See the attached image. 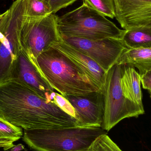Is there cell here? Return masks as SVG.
I'll return each mask as SVG.
<instances>
[{"instance_id":"obj_17","label":"cell","mask_w":151,"mask_h":151,"mask_svg":"<svg viewBox=\"0 0 151 151\" xmlns=\"http://www.w3.org/2000/svg\"><path fill=\"white\" fill-rule=\"evenodd\" d=\"M83 3L105 17H115L114 0H83Z\"/></svg>"},{"instance_id":"obj_10","label":"cell","mask_w":151,"mask_h":151,"mask_svg":"<svg viewBox=\"0 0 151 151\" xmlns=\"http://www.w3.org/2000/svg\"><path fill=\"white\" fill-rule=\"evenodd\" d=\"M115 18L124 30L151 27V0H114Z\"/></svg>"},{"instance_id":"obj_7","label":"cell","mask_w":151,"mask_h":151,"mask_svg":"<svg viewBox=\"0 0 151 151\" xmlns=\"http://www.w3.org/2000/svg\"><path fill=\"white\" fill-rule=\"evenodd\" d=\"M58 17L52 13L37 19L26 18L22 25L20 33L21 47L38 69V57L49 48L53 42L61 40L58 30Z\"/></svg>"},{"instance_id":"obj_1","label":"cell","mask_w":151,"mask_h":151,"mask_svg":"<svg viewBox=\"0 0 151 151\" xmlns=\"http://www.w3.org/2000/svg\"><path fill=\"white\" fill-rule=\"evenodd\" d=\"M0 118L24 130L78 127L75 118L55 101L40 96L15 78L0 83Z\"/></svg>"},{"instance_id":"obj_11","label":"cell","mask_w":151,"mask_h":151,"mask_svg":"<svg viewBox=\"0 0 151 151\" xmlns=\"http://www.w3.org/2000/svg\"><path fill=\"white\" fill-rule=\"evenodd\" d=\"M12 78L17 79L40 96L55 101L56 92L44 78L39 69L30 61L22 48L18 55Z\"/></svg>"},{"instance_id":"obj_23","label":"cell","mask_w":151,"mask_h":151,"mask_svg":"<svg viewBox=\"0 0 151 151\" xmlns=\"http://www.w3.org/2000/svg\"><path fill=\"white\" fill-rule=\"evenodd\" d=\"M24 146L21 144H19L17 145H14V147H12L11 149V151H21L24 149Z\"/></svg>"},{"instance_id":"obj_8","label":"cell","mask_w":151,"mask_h":151,"mask_svg":"<svg viewBox=\"0 0 151 151\" xmlns=\"http://www.w3.org/2000/svg\"><path fill=\"white\" fill-rule=\"evenodd\" d=\"M63 40L89 57L107 72L117 63L127 48L122 39L106 38L91 40L77 37H65Z\"/></svg>"},{"instance_id":"obj_18","label":"cell","mask_w":151,"mask_h":151,"mask_svg":"<svg viewBox=\"0 0 151 151\" xmlns=\"http://www.w3.org/2000/svg\"><path fill=\"white\" fill-rule=\"evenodd\" d=\"M88 151H122L111 138L103 134L95 140Z\"/></svg>"},{"instance_id":"obj_24","label":"cell","mask_w":151,"mask_h":151,"mask_svg":"<svg viewBox=\"0 0 151 151\" xmlns=\"http://www.w3.org/2000/svg\"></svg>"},{"instance_id":"obj_22","label":"cell","mask_w":151,"mask_h":151,"mask_svg":"<svg viewBox=\"0 0 151 151\" xmlns=\"http://www.w3.org/2000/svg\"><path fill=\"white\" fill-rule=\"evenodd\" d=\"M17 141V139L0 137V148L2 149L4 151L9 150L14 147V142Z\"/></svg>"},{"instance_id":"obj_15","label":"cell","mask_w":151,"mask_h":151,"mask_svg":"<svg viewBox=\"0 0 151 151\" xmlns=\"http://www.w3.org/2000/svg\"><path fill=\"white\" fill-rule=\"evenodd\" d=\"M122 40L127 48H151V27L126 30Z\"/></svg>"},{"instance_id":"obj_13","label":"cell","mask_w":151,"mask_h":151,"mask_svg":"<svg viewBox=\"0 0 151 151\" xmlns=\"http://www.w3.org/2000/svg\"><path fill=\"white\" fill-rule=\"evenodd\" d=\"M122 65L121 84L125 96L144 108L141 90V75L134 67L128 65Z\"/></svg>"},{"instance_id":"obj_14","label":"cell","mask_w":151,"mask_h":151,"mask_svg":"<svg viewBox=\"0 0 151 151\" xmlns=\"http://www.w3.org/2000/svg\"><path fill=\"white\" fill-rule=\"evenodd\" d=\"M116 64L136 67L143 75L151 70V48L126 49Z\"/></svg>"},{"instance_id":"obj_6","label":"cell","mask_w":151,"mask_h":151,"mask_svg":"<svg viewBox=\"0 0 151 151\" xmlns=\"http://www.w3.org/2000/svg\"><path fill=\"white\" fill-rule=\"evenodd\" d=\"M121 75L122 65L116 64L106 72L102 89L104 106L101 127L106 132L126 118L137 117L145 113L144 108L124 95Z\"/></svg>"},{"instance_id":"obj_4","label":"cell","mask_w":151,"mask_h":151,"mask_svg":"<svg viewBox=\"0 0 151 151\" xmlns=\"http://www.w3.org/2000/svg\"><path fill=\"white\" fill-rule=\"evenodd\" d=\"M61 38L77 37L91 40L106 38L122 40L126 30H121L104 15L84 4L58 17Z\"/></svg>"},{"instance_id":"obj_5","label":"cell","mask_w":151,"mask_h":151,"mask_svg":"<svg viewBox=\"0 0 151 151\" xmlns=\"http://www.w3.org/2000/svg\"><path fill=\"white\" fill-rule=\"evenodd\" d=\"M25 0H16L0 14V83L12 78L22 49L20 33L25 19Z\"/></svg>"},{"instance_id":"obj_12","label":"cell","mask_w":151,"mask_h":151,"mask_svg":"<svg viewBox=\"0 0 151 151\" xmlns=\"http://www.w3.org/2000/svg\"><path fill=\"white\" fill-rule=\"evenodd\" d=\"M51 47L71 59L88 74L100 89H103L106 72L93 59L62 39L59 41L53 42Z\"/></svg>"},{"instance_id":"obj_16","label":"cell","mask_w":151,"mask_h":151,"mask_svg":"<svg viewBox=\"0 0 151 151\" xmlns=\"http://www.w3.org/2000/svg\"><path fill=\"white\" fill-rule=\"evenodd\" d=\"M26 18L37 19L52 14L48 4L44 0H25Z\"/></svg>"},{"instance_id":"obj_2","label":"cell","mask_w":151,"mask_h":151,"mask_svg":"<svg viewBox=\"0 0 151 151\" xmlns=\"http://www.w3.org/2000/svg\"><path fill=\"white\" fill-rule=\"evenodd\" d=\"M36 61L44 78L63 96L83 95L100 90L82 69L53 47L40 54Z\"/></svg>"},{"instance_id":"obj_3","label":"cell","mask_w":151,"mask_h":151,"mask_svg":"<svg viewBox=\"0 0 151 151\" xmlns=\"http://www.w3.org/2000/svg\"><path fill=\"white\" fill-rule=\"evenodd\" d=\"M106 133L102 127L30 129L24 130L23 140L35 151H88L99 136Z\"/></svg>"},{"instance_id":"obj_9","label":"cell","mask_w":151,"mask_h":151,"mask_svg":"<svg viewBox=\"0 0 151 151\" xmlns=\"http://www.w3.org/2000/svg\"><path fill=\"white\" fill-rule=\"evenodd\" d=\"M63 96L72 106L78 127H101L104 106L102 89L83 95Z\"/></svg>"},{"instance_id":"obj_19","label":"cell","mask_w":151,"mask_h":151,"mask_svg":"<svg viewBox=\"0 0 151 151\" xmlns=\"http://www.w3.org/2000/svg\"><path fill=\"white\" fill-rule=\"evenodd\" d=\"M23 135L22 128L16 127L0 118V137L18 140Z\"/></svg>"},{"instance_id":"obj_20","label":"cell","mask_w":151,"mask_h":151,"mask_svg":"<svg viewBox=\"0 0 151 151\" xmlns=\"http://www.w3.org/2000/svg\"><path fill=\"white\" fill-rule=\"evenodd\" d=\"M50 6L52 13L56 12L63 8L73 4L77 0H44Z\"/></svg>"},{"instance_id":"obj_21","label":"cell","mask_w":151,"mask_h":151,"mask_svg":"<svg viewBox=\"0 0 151 151\" xmlns=\"http://www.w3.org/2000/svg\"><path fill=\"white\" fill-rule=\"evenodd\" d=\"M141 83L143 88L149 91L151 98V70L141 76Z\"/></svg>"}]
</instances>
